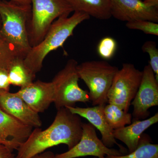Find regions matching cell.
<instances>
[{
	"label": "cell",
	"mask_w": 158,
	"mask_h": 158,
	"mask_svg": "<svg viewBox=\"0 0 158 158\" xmlns=\"http://www.w3.org/2000/svg\"><path fill=\"white\" fill-rule=\"evenodd\" d=\"M104 113L108 124L113 130L124 127L132 123V114L116 105L106 104L104 108Z\"/></svg>",
	"instance_id": "19"
},
{
	"label": "cell",
	"mask_w": 158,
	"mask_h": 158,
	"mask_svg": "<svg viewBox=\"0 0 158 158\" xmlns=\"http://www.w3.org/2000/svg\"><path fill=\"white\" fill-rule=\"evenodd\" d=\"M10 85L8 70L0 68V91H9Z\"/></svg>",
	"instance_id": "24"
},
{
	"label": "cell",
	"mask_w": 158,
	"mask_h": 158,
	"mask_svg": "<svg viewBox=\"0 0 158 158\" xmlns=\"http://www.w3.org/2000/svg\"><path fill=\"white\" fill-rule=\"evenodd\" d=\"M158 122V113L147 119L135 120L127 126L113 130L114 138L123 142L129 153L137 148L141 136L145 130Z\"/></svg>",
	"instance_id": "15"
},
{
	"label": "cell",
	"mask_w": 158,
	"mask_h": 158,
	"mask_svg": "<svg viewBox=\"0 0 158 158\" xmlns=\"http://www.w3.org/2000/svg\"><path fill=\"white\" fill-rule=\"evenodd\" d=\"M94 158H98V157H94Z\"/></svg>",
	"instance_id": "31"
},
{
	"label": "cell",
	"mask_w": 158,
	"mask_h": 158,
	"mask_svg": "<svg viewBox=\"0 0 158 158\" xmlns=\"http://www.w3.org/2000/svg\"><path fill=\"white\" fill-rule=\"evenodd\" d=\"M73 11L84 12L97 19L107 20L112 17L110 0H66Z\"/></svg>",
	"instance_id": "16"
},
{
	"label": "cell",
	"mask_w": 158,
	"mask_h": 158,
	"mask_svg": "<svg viewBox=\"0 0 158 158\" xmlns=\"http://www.w3.org/2000/svg\"><path fill=\"white\" fill-rule=\"evenodd\" d=\"M128 29L141 31L144 34L158 36V24L145 20L128 22L126 24Z\"/></svg>",
	"instance_id": "22"
},
{
	"label": "cell",
	"mask_w": 158,
	"mask_h": 158,
	"mask_svg": "<svg viewBox=\"0 0 158 158\" xmlns=\"http://www.w3.org/2000/svg\"><path fill=\"white\" fill-rule=\"evenodd\" d=\"M31 12V5L0 0V34L23 59L31 48L27 29Z\"/></svg>",
	"instance_id": "3"
},
{
	"label": "cell",
	"mask_w": 158,
	"mask_h": 158,
	"mask_svg": "<svg viewBox=\"0 0 158 158\" xmlns=\"http://www.w3.org/2000/svg\"><path fill=\"white\" fill-rule=\"evenodd\" d=\"M56 155L51 151H45L31 158H55Z\"/></svg>",
	"instance_id": "26"
},
{
	"label": "cell",
	"mask_w": 158,
	"mask_h": 158,
	"mask_svg": "<svg viewBox=\"0 0 158 158\" xmlns=\"http://www.w3.org/2000/svg\"><path fill=\"white\" fill-rule=\"evenodd\" d=\"M141 84L131 105L132 120H143L149 116L150 108L158 106V81L149 64L142 71Z\"/></svg>",
	"instance_id": "9"
},
{
	"label": "cell",
	"mask_w": 158,
	"mask_h": 158,
	"mask_svg": "<svg viewBox=\"0 0 158 158\" xmlns=\"http://www.w3.org/2000/svg\"><path fill=\"white\" fill-rule=\"evenodd\" d=\"M117 48L116 40L111 37H104L99 43L97 52L102 59L109 60L115 55Z\"/></svg>",
	"instance_id": "21"
},
{
	"label": "cell",
	"mask_w": 158,
	"mask_h": 158,
	"mask_svg": "<svg viewBox=\"0 0 158 158\" xmlns=\"http://www.w3.org/2000/svg\"><path fill=\"white\" fill-rule=\"evenodd\" d=\"M90 17L84 12L75 11L71 16L63 15L55 20L42 41L31 48L23 59L25 65L30 72L36 76L41 70L48 55L62 47L69 37L73 35L76 28Z\"/></svg>",
	"instance_id": "2"
},
{
	"label": "cell",
	"mask_w": 158,
	"mask_h": 158,
	"mask_svg": "<svg viewBox=\"0 0 158 158\" xmlns=\"http://www.w3.org/2000/svg\"><path fill=\"white\" fill-rule=\"evenodd\" d=\"M142 72L131 63H125L116 73L108 93V103L128 112L141 84Z\"/></svg>",
	"instance_id": "7"
},
{
	"label": "cell",
	"mask_w": 158,
	"mask_h": 158,
	"mask_svg": "<svg viewBox=\"0 0 158 158\" xmlns=\"http://www.w3.org/2000/svg\"><path fill=\"white\" fill-rule=\"evenodd\" d=\"M142 1H144V0H142Z\"/></svg>",
	"instance_id": "32"
},
{
	"label": "cell",
	"mask_w": 158,
	"mask_h": 158,
	"mask_svg": "<svg viewBox=\"0 0 158 158\" xmlns=\"http://www.w3.org/2000/svg\"><path fill=\"white\" fill-rule=\"evenodd\" d=\"M23 59L17 58L13 62L8 70L9 81L10 85L25 87L32 83L36 76L32 74L26 67Z\"/></svg>",
	"instance_id": "17"
},
{
	"label": "cell",
	"mask_w": 158,
	"mask_h": 158,
	"mask_svg": "<svg viewBox=\"0 0 158 158\" xmlns=\"http://www.w3.org/2000/svg\"><path fill=\"white\" fill-rule=\"evenodd\" d=\"M2 92H3V91H0V94H1V93H2Z\"/></svg>",
	"instance_id": "30"
},
{
	"label": "cell",
	"mask_w": 158,
	"mask_h": 158,
	"mask_svg": "<svg viewBox=\"0 0 158 158\" xmlns=\"http://www.w3.org/2000/svg\"><path fill=\"white\" fill-rule=\"evenodd\" d=\"M141 50L148 54L150 58L149 65L158 81V49L155 41L148 40L144 43Z\"/></svg>",
	"instance_id": "23"
},
{
	"label": "cell",
	"mask_w": 158,
	"mask_h": 158,
	"mask_svg": "<svg viewBox=\"0 0 158 158\" xmlns=\"http://www.w3.org/2000/svg\"><path fill=\"white\" fill-rule=\"evenodd\" d=\"M105 105L94 106L92 107L81 108L78 107H66L72 113L86 118L90 124L99 131L102 135V141L106 147L111 148L115 144L120 150L125 153L126 149L116 142L113 135V130L108 124L104 113Z\"/></svg>",
	"instance_id": "14"
},
{
	"label": "cell",
	"mask_w": 158,
	"mask_h": 158,
	"mask_svg": "<svg viewBox=\"0 0 158 158\" xmlns=\"http://www.w3.org/2000/svg\"><path fill=\"white\" fill-rule=\"evenodd\" d=\"M111 15L123 22L145 20L158 22V9L142 0H110Z\"/></svg>",
	"instance_id": "10"
},
{
	"label": "cell",
	"mask_w": 158,
	"mask_h": 158,
	"mask_svg": "<svg viewBox=\"0 0 158 158\" xmlns=\"http://www.w3.org/2000/svg\"><path fill=\"white\" fill-rule=\"evenodd\" d=\"M105 158H158V144L151 143L148 135L143 134L135 151L127 155L107 156Z\"/></svg>",
	"instance_id": "18"
},
{
	"label": "cell",
	"mask_w": 158,
	"mask_h": 158,
	"mask_svg": "<svg viewBox=\"0 0 158 158\" xmlns=\"http://www.w3.org/2000/svg\"><path fill=\"white\" fill-rule=\"evenodd\" d=\"M0 107L6 113L32 127L40 128L42 123L34 111L17 93L3 91L0 94Z\"/></svg>",
	"instance_id": "11"
},
{
	"label": "cell",
	"mask_w": 158,
	"mask_h": 158,
	"mask_svg": "<svg viewBox=\"0 0 158 158\" xmlns=\"http://www.w3.org/2000/svg\"><path fill=\"white\" fill-rule=\"evenodd\" d=\"M118 69L105 61H86L77 65L79 78L88 87L93 106L107 104L108 93Z\"/></svg>",
	"instance_id": "5"
},
{
	"label": "cell",
	"mask_w": 158,
	"mask_h": 158,
	"mask_svg": "<svg viewBox=\"0 0 158 158\" xmlns=\"http://www.w3.org/2000/svg\"><path fill=\"white\" fill-rule=\"evenodd\" d=\"M82 127V136L78 143L67 151L56 155L55 158H77L87 156L105 158L107 156H120L124 153L120 150L106 147L99 139L96 128L90 123H83Z\"/></svg>",
	"instance_id": "8"
},
{
	"label": "cell",
	"mask_w": 158,
	"mask_h": 158,
	"mask_svg": "<svg viewBox=\"0 0 158 158\" xmlns=\"http://www.w3.org/2000/svg\"><path fill=\"white\" fill-rule=\"evenodd\" d=\"M77 62L73 59L67 61L52 82L54 89V100L57 110L66 107H74L77 102H90L89 93L79 86Z\"/></svg>",
	"instance_id": "6"
},
{
	"label": "cell",
	"mask_w": 158,
	"mask_h": 158,
	"mask_svg": "<svg viewBox=\"0 0 158 158\" xmlns=\"http://www.w3.org/2000/svg\"><path fill=\"white\" fill-rule=\"evenodd\" d=\"M31 1V12L27 29L32 48L42 41L55 20L63 15L69 16L73 11L66 0Z\"/></svg>",
	"instance_id": "4"
},
{
	"label": "cell",
	"mask_w": 158,
	"mask_h": 158,
	"mask_svg": "<svg viewBox=\"0 0 158 158\" xmlns=\"http://www.w3.org/2000/svg\"><path fill=\"white\" fill-rule=\"evenodd\" d=\"M1 19H0V27H1Z\"/></svg>",
	"instance_id": "29"
},
{
	"label": "cell",
	"mask_w": 158,
	"mask_h": 158,
	"mask_svg": "<svg viewBox=\"0 0 158 158\" xmlns=\"http://www.w3.org/2000/svg\"><path fill=\"white\" fill-rule=\"evenodd\" d=\"M19 57L14 47L0 34V68L8 71L12 63Z\"/></svg>",
	"instance_id": "20"
},
{
	"label": "cell",
	"mask_w": 158,
	"mask_h": 158,
	"mask_svg": "<svg viewBox=\"0 0 158 158\" xmlns=\"http://www.w3.org/2000/svg\"><path fill=\"white\" fill-rule=\"evenodd\" d=\"M16 93L38 113L44 112L54 102V89L52 82H33L21 88Z\"/></svg>",
	"instance_id": "13"
},
{
	"label": "cell",
	"mask_w": 158,
	"mask_h": 158,
	"mask_svg": "<svg viewBox=\"0 0 158 158\" xmlns=\"http://www.w3.org/2000/svg\"><path fill=\"white\" fill-rule=\"evenodd\" d=\"M33 127L24 124L0 107V144L17 150L27 140Z\"/></svg>",
	"instance_id": "12"
},
{
	"label": "cell",
	"mask_w": 158,
	"mask_h": 158,
	"mask_svg": "<svg viewBox=\"0 0 158 158\" xmlns=\"http://www.w3.org/2000/svg\"><path fill=\"white\" fill-rule=\"evenodd\" d=\"M12 150L0 144V158H15Z\"/></svg>",
	"instance_id": "25"
},
{
	"label": "cell",
	"mask_w": 158,
	"mask_h": 158,
	"mask_svg": "<svg viewBox=\"0 0 158 158\" xmlns=\"http://www.w3.org/2000/svg\"><path fill=\"white\" fill-rule=\"evenodd\" d=\"M21 4H26V5H31V0H10Z\"/></svg>",
	"instance_id": "28"
},
{
	"label": "cell",
	"mask_w": 158,
	"mask_h": 158,
	"mask_svg": "<svg viewBox=\"0 0 158 158\" xmlns=\"http://www.w3.org/2000/svg\"><path fill=\"white\" fill-rule=\"evenodd\" d=\"M143 2L148 6L158 9V0H144Z\"/></svg>",
	"instance_id": "27"
},
{
	"label": "cell",
	"mask_w": 158,
	"mask_h": 158,
	"mask_svg": "<svg viewBox=\"0 0 158 158\" xmlns=\"http://www.w3.org/2000/svg\"><path fill=\"white\" fill-rule=\"evenodd\" d=\"M81 117L66 107L57 110L52 124L46 129L35 128L27 140L17 150L15 158H31L47 149L61 144L68 150L76 145L82 134Z\"/></svg>",
	"instance_id": "1"
}]
</instances>
